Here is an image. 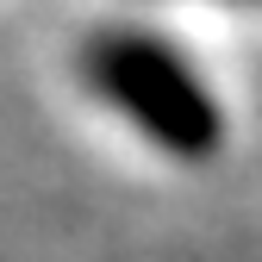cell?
<instances>
[{
    "mask_svg": "<svg viewBox=\"0 0 262 262\" xmlns=\"http://www.w3.org/2000/svg\"><path fill=\"white\" fill-rule=\"evenodd\" d=\"M75 81L106 119L169 162H212L225 150V100L175 38L150 25H94L75 44Z\"/></svg>",
    "mask_w": 262,
    "mask_h": 262,
    "instance_id": "6da1fadb",
    "label": "cell"
}]
</instances>
